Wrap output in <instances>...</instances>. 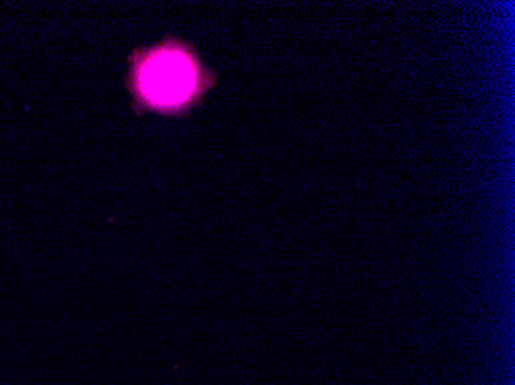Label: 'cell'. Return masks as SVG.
<instances>
[{"label": "cell", "mask_w": 515, "mask_h": 385, "mask_svg": "<svg viewBox=\"0 0 515 385\" xmlns=\"http://www.w3.org/2000/svg\"><path fill=\"white\" fill-rule=\"evenodd\" d=\"M216 84L215 71L179 37L135 51L130 59L128 88L139 113L182 118L199 107Z\"/></svg>", "instance_id": "cell-1"}]
</instances>
